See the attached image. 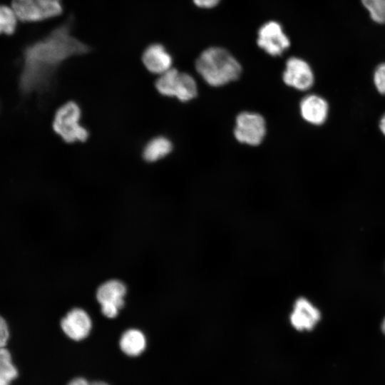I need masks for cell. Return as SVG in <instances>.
Wrapping results in <instances>:
<instances>
[{
    "instance_id": "obj_25",
    "label": "cell",
    "mask_w": 385,
    "mask_h": 385,
    "mask_svg": "<svg viewBox=\"0 0 385 385\" xmlns=\"http://www.w3.org/2000/svg\"><path fill=\"white\" fill-rule=\"evenodd\" d=\"M91 385H108V384L103 381H96V382L91 383Z\"/></svg>"
},
{
    "instance_id": "obj_7",
    "label": "cell",
    "mask_w": 385,
    "mask_h": 385,
    "mask_svg": "<svg viewBox=\"0 0 385 385\" xmlns=\"http://www.w3.org/2000/svg\"><path fill=\"white\" fill-rule=\"evenodd\" d=\"M321 319L319 309L307 298L297 297L292 304L288 321L299 332L312 331Z\"/></svg>"
},
{
    "instance_id": "obj_3",
    "label": "cell",
    "mask_w": 385,
    "mask_h": 385,
    "mask_svg": "<svg viewBox=\"0 0 385 385\" xmlns=\"http://www.w3.org/2000/svg\"><path fill=\"white\" fill-rule=\"evenodd\" d=\"M81 114L80 106L73 101L63 103L56 111L52 127L65 143H83L88 140L89 132L80 123Z\"/></svg>"
},
{
    "instance_id": "obj_19",
    "label": "cell",
    "mask_w": 385,
    "mask_h": 385,
    "mask_svg": "<svg viewBox=\"0 0 385 385\" xmlns=\"http://www.w3.org/2000/svg\"><path fill=\"white\" fill-rule=\"evenodd\" d=\"M374 83L379 93L385 95V62L379 64L376 68Z\"/></svg>"
},
{
    "instance_id": "obj_23",
    "label": "cell",
    "mask_w": 385,
    "mask_h": 385,
    "mask_svg": "<svg viewBox=\"0 0 385 385\" xmlns=\"http://www.w3.org/2000/svg\"><path fill=\"white\" fill-rule=\"evenodd\" d=\"M379 128L381 133L385 135V113L381 117L379 122Z\"/></svg>"
},
{
    "instance_id": "obj_22",
    "label": "cell",
    "mask_w": 385,
    "mask_h": 385,
    "mask_svg": "<svg viewBox=\"0 0 385 385\" xmlns=\"http://www.w3.org/2000/svg\"><path fill=\"white\" fill-rule=\"evenodd\" d=\"M68 385H91V383L83 378H76L71 380Z\"/></svg>"
},
{
    "instance_id": "obj_20",
    "label": "cell",
    "mask_w": 385,
    "mask_h": 385,
    "mask_svg": "<svg viewBox=\"0 0 385 385\" xmlns=\"http://www.w3.org/2000/svg\"><path fill=\"white\" fill-rule=\"evenodd\" d=\"M9 338V326L5 319L0 315V347L6 346Z\"/></svg>"
},
{
    "instance_id": "obj_5",
    "label": "cell",
    "mask_w": 385,
    "mask_h": 385,
    "mask_svg": "<svg viewBox=\"0 0 385 385\" xmlns=\"http://www.w3.org/2000/svg\"><path fill=\"white\" fill-rule=\"evenodd\" d=\"M265 134L266 123L260 114L245 111L237 116L234 135L240 143L257 145L262 143Z\"/></svg>"
},
{
    "instance_id": "obj_15",
    "label": "cell",
    "mask_w": 385,
    "mask_h": 385,
    "mask_svg": "<svg viewBox=\"0 0 385 385\" xmlns=\"http://www.w3.org/2000/svg\"><path fill=\"white\" fill-rule=\"evenodd\" d=\"M146 339L144 334L138 329H128L120 339V347L127 355L135 356L140 355L145 349Z\"/></svg>"
},
{
    "instance_id": "obj_4",
    "label": "cell",
    "mask_w": 385,
    "mask_h": 385,
    "mask_svg": "<svg viewBox=\"0 0 385 385\" xmlns=\"http://www.w3.org/2000/svg\"><path fill=\"white\" fill-rule=\"evenodd\" d=\"M155 87L160 95L174 97L182 102L191 101L197 93V83L193 77L173 68L160 75Z\"/></svg>"
},
{
    "instance_id": "obj_10",
    "label": "cell",
    "mask_w": 385,
    "mask_h": 385,
    "mask_svg": "<svg viewBox=\"0 0 385 385\" xmlns=\"http://www.w3.org/2000/svg\"><path fill=\"white\" fill-rule=\"evenodd\" d=\"M257 43L270 55L279 56L289 46V40L280 24L270 21L260 29Z\"/></svg>"
},
{
    "instance_id": "obj_13",
    "label": "cell",
    "mask_w": 385,
    "mask_h": 385,
    "mask_svg": "<svg viewBox=\"0 0 385 385\" xmlns=\"http://www.w3.org/2000/svg\"><path fill=\"white\" fill-rule=\"evenodd\" d=\"M299 110L305 121L314 125H319L323 124L327 118L329 105L324 98L310 94L301 101Z\"/></svg>"
},
{
    "instance_id": "obj_6",
    "label": "cell",
    "mask_w": 385,
    "mask_h": 385,
    "mask_svg": "<svg viewBox=\"0 0 385 385\" xmlns=\"http://www.w3.org/2000/svg\"><path fill=\"white\" fill-rule=\"evenodd\" d=\"M13 9L18 19L23 21H39L60 15L61 2L45 4L37 0H12Z\"/></svg>"
},
{
    "instance_id": "obj_24",
    "label": "cell",
    "mask_w": 385,
    "mask_h": 385,
    "mask_svg": "<svg viewBox=\"0 0 385 385\" xmlns=\"http://www.w3.org/2000/svg\"><path fill=\"white\" fill-rule=\"evenodd\" d=\"M43 3H53V2H61V0H37Z\"/></svg>"
},
{
    "instance_id": "obj_26",
    "label": "cell",
    "mask_w": 385,
    "mask_h": 385,
    "mask_svg": "<svg viewBox=\"0 0 385 385\" xmlns=\"http://www.w3.org/2000/svg\"><path fill=\"white\" fill-rule=\"evenodd\" d=\"M381 330L383 333L385 334V319H384L382 324H381Z\"/></svg>"
},
{
    "instance_id": "obj_8",
    "label": "cell",
    "mask_w": 385,
    "mask_h": 385,
    "mask_svg": "<svg viewBox=\"0 0 385 385\" xmlns=\"http://www.w3.org/2000/svg\"><path fill=\"white\" fill-rule=\"evenodd\" d=\"M126 293L125 284L118 280H109L97 290L96 297L101 305V312L108 318H114L124 304Z\"/></svg>"
},
{
    "instance_id": "obj_9",
    "label": "cell",
    "mask_w": 385,
    "mask_h": 385,
    "mask_svg": "<svg viewBox=\"0 0 385 385\" xmlns=\"http://www.w3.org/2000/svg\"><path fill=\"white\" fill-rule=\"evenodd\" d=\"M283 81L288 86L299 91H307L312 86L314 77L307 62L299 58L292 57L286 63Z\"/></svg>"
},
{
    "instance_id": "obj_18",
    "label": "cell",
    "mask_w": 385,
    "mask_h": 385,
    "mask_svg": "<svg viewBox=\"0 0 385 385\" xmlns=\"http://www.w3.org/2000/svg\"><path fill=\"white\" fill-rule=\"evenodd\" d=\"M17 19L11 7L0 5V34H13L16 26Z\"/></svg>"
},
{
    "instance_id": "obj_21",
    "label": "cell",
    "mask_w": 385,
    "mask_h": 385,
    "mask_svg": "<svg viewBox=\"0 0 385 385\" xmlns=\"http://www.w3.org/2000/svg\"><path fill=\"white\" fill-rule=\"evenodd\" d=\"M194 3L201 8H212L215 6L220 0H193Z\"/></svg>"
},
{
    "instance_id": "obj_11",
    "label": "cell",
    "mask_w": 385,
    "mask_h": 385,
    "mask_svg": "<svg viewBox=\"0 0 385 385\" xmlns=\"http://www.w3.org/2000/svg\"><path fill=\"white\" fill-rule=\"evenodd\" d=\"M63 332L71 339L80 341L90 333L92 323L88 314L81 309L71 310L61 322Z\"/></svg>"
},
{
    "instance_id": "obj_1",
    "label": "cell",
    "mask_w": 385,
    "mask_h": 385,
    "mask_svg": "<svg viewBox=\"0 0 385 385\" xmlns=\"http://www.w3.org/2000/svg\"><path fill=\"white\" fill-rule=\"evenodd\" d=\"M73 25V18L69 16L47 36L26 48L20 77V87L25 94L48 90L61 63L90 51L87 44L72 34Z\"/></svg>"
},
{
    "instance_id": "obj_17",
    "label": "cell",
    "mask_w": 385,
    "mask_h": 385,
    "mask_svg": "<svg viewBox=\"0 0 385 385\" xmlns=\"http://www.w3.org/2000/svg\"><path fill=\"white\" fill-rule=\"evenodd\" d=\"M371 19L379 24H385V0H360Z\"/></svg>"
},
{
    "instance_id": "obj_2",
    "label": "cell",
    "mask_w": 385,
    "mask_h": 385,
    "mask_svg": "<svg viewBox=\"0 0 385 385\" xmlns=\"http://www.w3.org/2000/svg\"><path fill=\"white\" fill-rule=\"evenodd\" d=\"M195 68L204 81L212 86H221L237 80L242 72L239 62L227 50L211 47L197 58Z\"/></svg>"
},
{
    "instance_id": "obj_14",
    "label": "cell",
    "mask_w": 385,
    "mask_h": 385,
    "mask_svg": "<svg viewBox=\"0 0 385 385\" xmlns=\"http://www.w3.org/2000/svg\"><path fill=\"white\" fill-rule=\"evenodd\" d=\"M172 141L167 137L159 135L151 138L143 147L142 157L147 163H155L173 150Z\"/></svg>"
},
{
    "instance_id": "obj_12",
    "label": "cell",
    "mask_w": 385,
    "mask_h": 385,
    "mask_svg": "<svg viewBox=\"0 0 385 385\" xmlns=\"http://www.w3.org/2000/svg\"><path fill=\"white\" fill-rule=\"evenodd\" d=\"M142 61L149 72L161 75L172 68L173 58L164 46L155 43L145 49Z\"/></svg>"
},
{
    "instance_id": "obj_16",
    "label": "cell",
    "mask_w": 385,
    "mask_h": 385,
    "mask_svg": "<svg viewBox=\"0 0 385 385\" xmlns=\"http://www.w3.org/2000/svg\"><path fill=\"white\" fill-rule=\"evenodd\" d=\"M18 376V371L12 363L9 351L0 347V385H9Z\"/></svg>"
}]
</instances>
